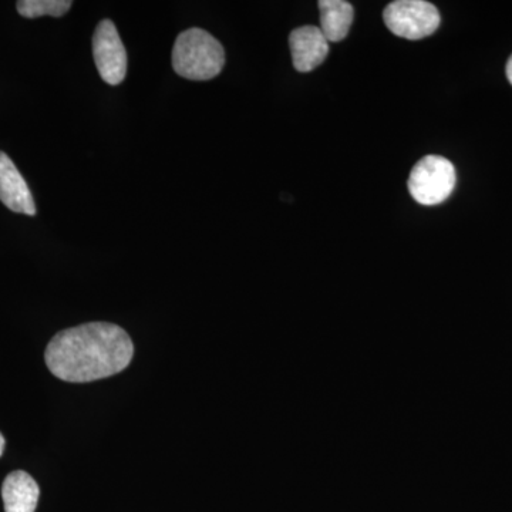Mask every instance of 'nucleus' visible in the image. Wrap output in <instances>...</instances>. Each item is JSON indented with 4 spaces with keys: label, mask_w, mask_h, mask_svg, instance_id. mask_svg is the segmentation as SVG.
Returning <instances> with one entry per match:
<instances>
[{
    "label": "nucleus",
    "mask_w": 512,
    "mask_h": 512,
    "mask_svg": "<svg viewBox=\"0 0 512 512\" xmlns=\"http://www.w3.org/2000/svg\"><path fill=\"white\" fill-rule=\"evenodd\" d=\"M39 495V485L25 471H13L3 481L5 512H35Z\"/></svg>",
    "instance_id": "obj_8"
},
{
    "label": "nucleus",
    "mask_w": 512,
    "mask_h": 512,
    "mask_svg": "<svg viewBox=\"0 0 512 512\" xmlns=\"http://www.w3.org/2000/svg\"><path fill=\"white\" fill-rule=\"evenodd\" d=\"M320 30L328 42H342L348 36L355 10L345 0H320Z\"/></svg>",
    "instance_id": "obj_9"
},
{
    "label": "nucleus",
    "mask_w": 512,
    "mask_h": 512,
    "mask_svg": "<svg viewBox=\"0 0 512 512\" xmlns=\"http://www.w3.org/2000/svg\"><path fill=\"white\" fill-rule=\"evenodd\" d=\"M5 437H3V434L0 433V457H2L3 451H5Z\"/></svg>",
    "instance_id": "obj_12"
},
{
    "label": "nucleus",
    "mask_w": 512,
    "mask_h": 512,
    "mask_svg": "<svg viewBox=\"0 0 512 512\" xmlns=\"http://www.w3.org/2000/svg\"><path fill=\"white\" fill-rule=\"evenodd\" d=\"M133 356V340L126 330L93 322L57 333L47 345L45 360L57 379L90 383L123 372Z\"/></svg>",
    "instance_id": "obj_1"
},
{
    "label": "nucleus",
    "mask_w": 512,
    "mask_h": 512,
    "mask_svg": "<svg viewBox=\"0 0 512 512\" xmlns=\"http://www.w3.org/2000/svg\"><path fill=\"white\" fill-rule=\"evenodd\" d=\"M0 201L10 211L18 214L36 215L35 200L25 178L8 154L0 151Z\"/></svg>",
    "instance_id": "obj_7"
},
{
    "label": "nucleus",
    "mask_w": 512,
    "mask_h": 512,
    "mask_svg": "<svg viewBox=\"0 0 512 512\" xmlns=\"http://www.w3.org/2000/svg\"><path fill=\"white\" fill-rule=\"evenodd\" d=\"M224 64V47L205 30L187 29L175 40L173 67L184 79L194 82L214 79L222 72Z\"/></svg>",
    "instance_id": "obj_2"
},
{
    "label": "nucleus",
    "mask_w": 512,
    "mask_h": 512,
    "mask_svg": "<svg viewBox=\"0 0 512 512\" xmlns=\"http://www.w3.org/2000/svg\"><path fill=\"white\" fill-rule=\"evenodd\" d=\"M507 77L508 82L512 84V56L510 57V59H508L507 63Z\"/></svg>",
    "instance_id": "obj_11"
},
{
    "label": "nucleus",
    "mask_w": 512,
    "mask_h": 512,
    "mask_svg": "<svg viewBox=\"0 0 512 512\" xmlns=\"http://www.w3.org/2000/svg\"><path fill=\"white\" fill-rule=\"evenodd\" d=\"M456 168L440 156L421 158L409 177V191L421 205L441 204L456 188Z\"/></svg>",
    "instance_id": "obj_3"
},
{
    "label": "nucleus",
    "mask_w": 512,
    "mask_h": 512,
    "mask_svg": "<svg viewBox=\"0 0 512 512\" xmlns=\"http://www.w3.org/2000/svg\"><path fill=\"white\" fill-rule=\"evenodd\" d=\"M93 57L101 79L119 86L127 76V52L113 20L104 19L93 35Z\"/></svg>",
    "instance_id": "obj_5"
},
{
    "label": "nucleus",
    "mask_w": 512,
    "mask_h": 512,
    "mask_svg": "<svg viewBox=\"0 0 512 512\" xmlns=\"http://www.w3.org/2000/svg\"><path fill=\"white\" fill-rule=\"evenodd\" d=\"M383 19L393 35L407 40L433 35L441 20L436 6L424 0H396L384 9Z\"/></svg>",
    "instance_id": "obj_4"
},
{
    "label": "nucleus",
    "mask_w": 512,
    "mask_h": 512,
    "mask_svg": "<svg viewBox=\"0 0 512 512\" xmlns=\"http://www.w3.org/2000/svg\"><path fill=\"white\" fill-rule=\"evenodd\" d=\"M289 47L293 67L301 73L312 72L329 55L328 39L316 26H302L293 30L289 36Z\"/></svg>",
    "instance_id": "obj_6"
},
{
    "label": "nucleus",
    "mask_w": 512,
    "mask_h": 512,
    "mask_svg": "<svg viewBox=\"0 0 512 512\" xmlns=\"http://www.w3.org/2000/svg\"><path fill=\"white\" fill-rule=\"evenodd\" d=\"M72 0H20L16 9L23 18L36 19L40 16L60 18L72 8Z\"/></svg>",
    "instance_id": "obj_10"
}]
</instances>
